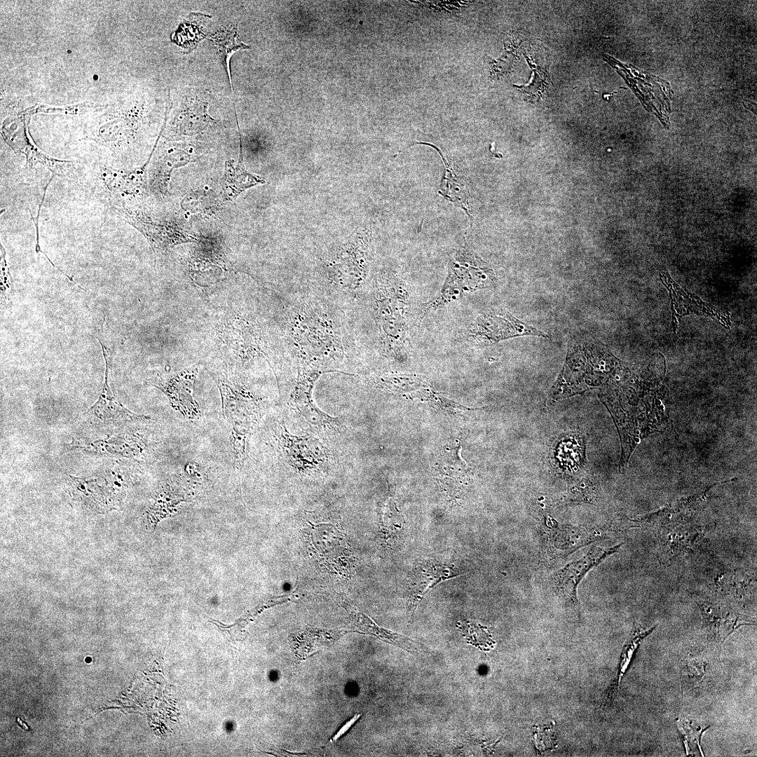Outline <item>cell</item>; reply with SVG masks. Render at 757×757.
Masks as SVG:
<instances>
[{"mask_svg": "<svg viewBox=\"0 0 757 757\" xmlns=\"http://www.w3.org/2000/svg\"><path fill=\"white\" fill-rule=\"evenodd\" d=\"M287 312L285 346L297 364L329 372L348 358L353 341L342 309L299 289L289 294Z\"/></svg>", "mask_w": 757, "mask_h": 757, "instance_id": "6da1fadb", "label": "cell"}, {"mask_svg": "<svg viewBox=\"0 0 757 757\" xmlns=\"http://www.w3.org/2000/svg\"><path fill=\"white\" fill-rule=\"evenodd\" d=\"M409 292L404 281L391 273L378 275L371 293V314L382 354L404 360L410 347L407 316Z\"/></svg>", "mask_w": 757, "mask_h": 757, "instance_id": "7a4b0ae2", "label": "cell"}, {"mask_svg": "<svg viewBox=\"0 0 757 757\" xmlns=\"http://www.w3.org/2000/svg\"><path fill=\"white\" fill-rule=\"evenodd\" d=\"M495 280L493 271L475 254L461 248L449 258V272L437 294L422 306L420 320L476 290L489 287Z\"/></svg>", "mask_w": 757, "mask_h": 757, "instance_id": "3957f363", "label": "cell"}, {"mask_svg": "<svg viewBox=\"0 0 757 757\" xmlns=\"http://www.w3.org/2000/svg\"><path fill=\"white\" fill-rule=\"evenodd\" d=\"M274 442L285 464L301 475H313L326 472L333 457L327 448L311 436L290 434L284 422L277 424Z\"/></svg>", "mask_w": 757, "mask_h": 757, "instance_id": "277c9868", "label": "cell"}, {"mask_svg": "<svg viewBox=\"0 0 757 757\" xmlns=\"http://www.w3.org/2000/svg\"><path fill=\"white\" fill-rule=\"evenodd\" d=\"M221 393L224 417L231 428L253 430L260 415L261 399L244 385L222 373H210Z\"/></svg>", "mask_w": 757, "mask_h": 757, "instance_id": "5b68a950", "label": "cell"}, {"mask_svg": "<svg viewBox=\"0 0 757 757\" xmlns=\"http://www.w3.org/2000/svg\"><path fill=\"white\" fill-rule=\"evenodd\" d=\"M461 335L463 340L479 345H489L523 335L548 336L507 311H492L478 316Z\"/></svg>", "mask_w": 757, "mask_h": 757, "instance_id": "8992f818", "label": "cell"}, {"mask_svg": "<svg viewBox=\"0 0 757 757\" xmlns=\"http://www.w3.org/2000/svg\"><path fill=\"white\" fill-rule=\"evenodd\" d=\"M326 371L298 364L295 386L290 393L289 406L306 421L308 426L315 429H337L339 421L321 411L313 403L312 392L318 378Z\"/></svg>", "mask_w": 757, "mask_h": 757, "instance_id": "52a82bcc", "label": "cell"}, {"mask_svg": "<svg viewBox=\"0 0 757 757\" xmlns=\"http://www.w3.org/2000/svg\"><path fill=\"white\" fill-rule=\"evenodd\" d=\"M198 373L196 367L175 374L158 373L149 384L163 392L171 406L189 420L198 419L200 408L193 398V384Z\"/></svg>", "mask_w": 757, "mask_h": 757, "instance_id": "ba28073f", "label": "cell"}, {"mask_svg": "<svg viewBox=\"0 0 757 757\" xmlns=\"http://www.w3.org/2000/svg\"><path fill=\"white\" fill-rule=\"evenodd\" d=\"M622 544L610 548L592 547L582 558L572 561L558 571L554 577V585L557 594L567 603L578 606L576 596L578 585L585 575L597 566L608 556L618 552Z\"/></svg>", "mask_w": 757, "mask_h": 757, "instance_id": "9c48e42d", "label": "cell"}, {"mask_svg": "<svg viewBox=\"0 0 757 757\" xmlns=\"http://www.w3.org/2000/svg\"><path fill=\"white\" fill-rule=\"evenodd\" d=\"M464 574L453 564L436 559L422 561L414 569L409 588L412 611L414 612L425 595L439 583Z\"/></svg>", "mask_w": 757, "mask_h": 757, "instance_id": "30bf717a", "label": "cell"}, {"mask_svg": "<svg viewBox=\"0 0 757 757\" xmlns=\"http://www.w3.org/2000/svg\"><path fill=\"white\" fill-rule=\"evenodd\" d=\"M695 602L701 611L705 627L717 641L723 643L739 627L753 624L749 617L729 611L718 604L700 599H696Z\"/></svg>", "mask_w": 757, "mask_h": 757, "instance_id": "8fae6325", "label": "cell"}, {"mask_svg": "<svg viewBox=\"0 0 757 757\" xmlns=\"http://www.w3.org/2000/svg\"><path fill=\"white\" fill-rule=\"evenodd\" d=\"M4 136L6 142L11 145L16 153L25 154L27 158V166L32 167L40 163L48 168L53 175L64 177L69 173V161H61L50 158L41 151L31 142L27 137L25 130L19 132L14 128H4Z\"/></svg>", "mask_w": 757, "mask_h": 757, "instance_id": "7c38bea8", "label": "cell"}, {"mask_svg": "<svg viewBox=\"0 0 757 757\" xmlns=\"http://www.w3.org/2000/svg\"><path fill=\"white\" fill-rule=\"evenodd\" d=\"M102 354L105 360V381L102 392L97 402L89 409L88 413L102 421H133L148 418L142 414H135L116 400L109 383V348L99 339Z\"/></svg>", "mask_w": 757, "mask_h": 757, "instance_id": "4fadbf2b", "label": "cell"}, {"mask_svg": "<svg viewBox=\"0 0 757 757\" xmlns=\"http://www.w3.org/2000/svg\"><path fill=\"white\" fill-rule=\"evenodd\" d=\"M312 541L320 556L325 561L336 567L346 568L347 548L341 533L329 524L314 526Z\"/></svg>", "mask_w": 757, "mask_h": 757, "instance_id": "5bb4252c", "label": "cell"}, {"mask_svg": "<svg viewBox=\"0 0 757 757\" xmlns=\"http://www.w3.org/2000/svg\"><path fill=\"white\" fill-rule=\"evenodd\" d=\"M655 628L656 626H653L650 628H644L637 622L634 623L630 636L623 648L615 676L603 695L601 702V707L608 706L611 703L613 697L619 690L621 679L629 665L634 652L640 645L641 642L647 636L650 634Z\"/></svg>", "mask_w": 757, "mask_h": 757, "instance_id": "9a60e30c", "label": "cell"}, {"mask_svg": "<svg viewBox=\"0 0 757 757\" xmlns=\"http://www.w3.org/2000/svg\"><path fill=\"white\" fill-rule=\"evenodd\" d=\"M355 625L363 633L374 635L412 653L425 651V646L402 634L379 627L373 620L357 610L352 609Z\"/></svg>", "mask_w": 757, "mask_h": 757, "instance_id": "2e32d148", "label": "cell"}, {"mask_svg": "<svg viewBox=\"0 0 757 757\" xmlns=\"http://www.w3.org/2000/svg\"><path fill=\"white\" fill-rule=\"evenodd\" d=\"M141 171L124 172L104 167L101 179L111 194H122L135 192L141 184Z\"/></svg>", "mask_w": 757, "mask_h": 757, "instance_id": "e0dca14e", "label": "cell"}, {"mask_svg": "<svg viewBox=\"0 0 757 757\" xmlns=\"http://www.w3.org/2000/svg\"><path fill=\"white\" fill-rule=\"evenodd\" d=\"M227 164L222 184L224 193L226 198H234L245 189L264 183L263 179L248 172L243 165L238 164L236 167H233L231 163H227Z\"/></svg>", "mask_w": 757, "mask_h": 757, "instance_id": "ac0fdd59", "label": "cell"}, {"mask_svg": "<svg viewBox=\"0 0 757 757\" xmlns=\"http://www.w3.org/2000/svg\"><path fill=\"white\" fill-rule=\"evenodd\" d=\"M424 144L430 145L431 146H433L437 151H438L445 165L446 171L444 173V179H442V182L440 186L442 190V192L440 193H442V195L444 196L449 200L453 202V203H455L456 204H458L459 206H461V208L465 210L467 214L470 216L468 211L469 207L467 200V189L465 183L461 182V179H459L458 177H457L456 174L453 172L452 168L449 165V163L447 161L444 156L442 155V152L438 148L428 143Z\"/></svg>", "mask_w": 757, "mask_h": 757, "instance_id": "d6986e66", "label": "cell"}, {"mask_svg": "<svg viewBox=\"0 0 757 757\" xmlns=\"http://www.w3.org/2000/svg\"><path fill=\"white\" fill-rule=\"evenodd\" d=\"M209 38L215 43L224 60L226 69L229 73V78L231 84L229 73L230 57L234 52L240 49L250 48V46L240 41L237 27L234 25H231L216 32L214 34L210 35Z\"/></svg>", "mask_w": 757, "mask_h": 757, "instance_id": "ffe728a7", "label": "cell"}, {"mask_svg": "<svg viewBox=\"0 0 757 757\" xmlns=\"http://www.w3.org/2000/svg\"><path fill=\"white\" fill-rule=\"evenodd\" d=\"M420 377L407 374H384L377 378L376 384L392 392L408 391L422 385Z\"/></svg>", "mask_w": 757, "mask_h": 757, "instance_id": "44dd1931", "label": "cell"}, {"mask_svg": "<svg viewBox=\"0 0 757 757\" xmlns=\"http://www.w3.org/2000/svg\"><path fill=\"white\" fill-rule=\"evenodd\" d=\"M404 521L394 509L391 500H388L381 517V532L386 541L397 538L404 529Z\"/></svg>", "mask_w": 757, "mask_h": 757, "instance_id": "7402d4cb", "label": "cell"}, {"mask_svg": "<svg viewBox=\"0 0 757 757\" xmlns=\"http://www.w3.org/2000/svg\"><path fill=\"white\" fill-rule=\"evenodd\" d=\"M677 725L685 744L687 753H690V751H693L692 745L694 744L699 748L700 753L703 756L700 746V739L704 731L708 729L709 727L704 728L703 726L700 725L698 723L688 718L678 719Z\"/></svg>", "mask_w": 757, "mask_h": 757, "instance_id": "603a6c76", "label": "cell"}, {"mask_svg": "<svg viewBox=\"0 0 757 757\" xmlns=\"http://www.w3.org/2000/svg\"><path fill=\"white\" fill-rule=\"evenodd\" d=\"M707 663L703 659L689 656L683 669V681L688 686L698 687L706 677ZM692 687V688H693Z\"/></svg>", "mask_w": 757, "mask_h": 757, "instance_id": "cb8c5ba5", "label": "cell"}, {"mask_svg": "<svg viewBox=\"0 0 757 757\" xmlns=\"http://www.w3.org/2000/svg\"><path fill=\"white\" fill-rule=\"evenodd\" d=\"M251 434L231 430L230 441L233 453L235 467H243L247 455V446Z\"/></svg>", "mask_w": 757, "mask_h": 757, "instance_id": "d4e9b609", "label": "cell"}, {"mask_svg": "<svg viewBox=\"0 0 757 757\" xmlns=\"http://www.w3.org/2000/svg\"><path fill=\"white\" fill-rule=\"evenodd\" d=\"M0 272L1 296L2 299V298L4 299L8 296L9 293L11 292L10 289L12 288V279L6 259V251L2 243H1Z\"/></svg>", "mask_w": 757, "mask_h": 757, "instance_id": "484cf974", "label": "cell"}, {"mask_svg": "<svg viewBox=\"0 0 757 757\" xmlns=\"http://www.w3.org/2000/svg\"><path fill=\"white\" fill-rule=\"evenodd\" d=\"M539 732H540L536 733L535 735H534L535 736V742H536V744L537 748H540L538 749H540V750L542 749L541 748L543 747V744H544L545 739V742H547L550 748L552 747V744L555 742V737H551L546 738L547 737L552 735V732H550V730H548V729H545L543 731L540 730Z\"/></svg>", "mask_w": 757, "mask_h": 757, "instance_id": "4316f807", "label": "cell"}]
</instances>
